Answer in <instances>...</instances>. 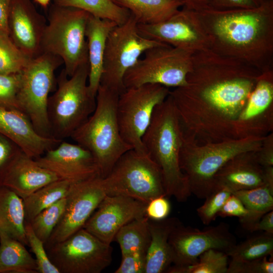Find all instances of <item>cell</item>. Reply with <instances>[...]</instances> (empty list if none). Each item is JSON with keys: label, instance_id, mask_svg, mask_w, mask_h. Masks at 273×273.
<instances>
[{"label": "cell", "instance_id": "obj_25", "mask_svg": "<svg viewBox=\"0 0 273 273\" xmlns=\"http://www.w3.org/2000/svg\"><path fill=\"white\" fill-rule=\"evenodd\" d=\"M181 222L176 217L149 220L150 242L146 254L145 273L166 272L172 264L169 236Z\"/></svg>", "mask_w": 273, "mask_h": 273}, {"label": "cell", "instance_id": "obj_26", "mask_svg": "<svg viewBox=\"0 0 273 273\" xmlns=\"http://www.w3.org/2000/svg\"><path fill=\"white\" fill-rule=\"evenodd\" d=\"M0 231L28 246L23 199L4 186H0Z\"/></svg>", "mask_w": 273, "mask_h": 273}, {"label": "cell", "instance_id": "obj_15", "mask_svg": "<svg viewBox=\"0 0 273 273\" xmlns=\"http://www.w3.org/2000/svg\"><path fill=\"white\" fill-rule=\"evenodd\" d=\"M106 195L100 176L72 183L65 197L63 214L45 247L65 240L82 228Z\"/></svg>", "mask_w": 273, "mask_h": 273}, {"label": "cell", "instance_id": "obj_23", "mask_svg": "<svg viewBox=\"0 0 273 273\" xmlns=\"http://www.w3.org/2000/svg\"><path fill=\"white\" fill-rule=\"evenodd\" d=\"M58 179L59 177L54 173L41 166L35 159L22 151L9 167L2 186L11 190L23 200Z\"/></svg>", "mask_w": 273, "mask_h": 273}, {"label": "cell", "instance_id": "obj_38", "mask_svg": "<svg viewBox=\"0 0 273 273\" xmlns=\"http://www.w3.org/2000/svg\"><path fill=\"white\" fill-rule=\"evenodd\" d=\"M232 192L224 187H216L205 199L204 203L197 209V214L202 223L209 224L214 220Z\"/></svg>", "mask_w": 273, "mask_h": 273}, {"label": "cell", "instance_id": "obj_48", "mask_svg": "<svg viewBox=\"0 0 273 273\" xmlns=\"http://www.w3.org/2000/svg\"><path fill=\"white\" fill-rule=\"evenodd\" d=\"M182 4L185 8L195 12L211 9L210 0H175Z\"/></svg>", "mask_w": 273, "mask_h": 273}, {"label": "cell", "instance_id": "obj_20", "mask_svg": "<svg viewBox=\"0 0 273 273\" xmlns=\"http://www.w3.org/2000/svg\"><path fill=\"white\" fill-rule=\"evenodd\" d=\"M47 23L31 0H13L8 18L9 34L15 44L31 59L40 54Z\"/></svg>", "mask_w": 273, "mask_h": 273}, {"label": "cell", "instance_id": "obj_4", "mask_svg": "<svg viewBox=\"0 0 273 273\" xmlns=\"http://www.w3.org/2000/svg\"><path fill=\"white\" fill-rule=\"evenodd\" d=\"M119 95L100 85L94 111L70 136L92 154L103 178L109 174L120 157L132 149L124 141L119 129L116 114Z\"/></svg>", "mask_w": 273, "mask_h": 273}, {"label": "cell", "instance_id": "obj_49", "mask_svg": "<svg viewBox=\"0 0 273 273\" xmlns=\"http://www.w3.org/2000/svg\"><path fill=\"white\" fill-rule=\"evenodd\" d=\"M12 1L0 0V29L8 33V18Z\"/></svg>", "mask_w": 273, "mask_h": 273}, {"label": "cell", "instance_id": "obj_37", "mask_svg": "<svg viewBox=\"0 0 273 273\" xmlns=\"http://www.w3.org/2000/svg\"><path fill=\"white\" fill-rule=\"evenodd\" d=\"M264 213L247 208L239 199L232 194L224 203L217 216L238 217L243 228L250 231Z\"/></svg>", "mask_w": 273, "mask_h": 273}, {"label": "cell", "instance_id": "obj_9", "mask_svg": "<svg viewBox=\"0 0 273 273\" xmlns=\"http://www.w3.org/2000/svg\"><path fill=\"white\" fill-rule=\"evenodd\" d=\"M62 63L59 57L42 53L31 59L20 72L17 94L19 109L29 118L36 132L44 137H52L48 102L56 83L55 70Z\"/></svg>", "mask_w": 273, "mask_h": 273}, {"label": "cell", "instance_id": "obj_14", "mask_svg": "<svg viewBox=\"0 0 273 273\" xmlns=\"http://www.w3.org/2000/svg\"><path fill=\"white\" fill-rule=\"evenodd\" d=\"M169 243L172 264L176 266L195 263L199 256L209 249L220 250L227 254L237 244L229 225L224 222L203 230L186 226L181 223L171 233Z\"/></svg>", "mask_w": 273, "mask_h": 273}, {"label": "cell", "instance_id": "obj_40", "mask_svg": "<svg viewBox=\"0 0 273 273\" xmlns=\"http://www.w3.org/2000/svg\"><path fill=\"white\" fill-rule=\"evenodd\" d=\"M20 78V73L10 74L0 73V106L20 110L17 94Z\"/></svg>", "mask_w": 273, "mask_h": 273}, {"label": "cell", "instance_id": "obj_21", "mask_svg": "<svg viewBox=\"0 0 273 273\" xmlns=\"http://www.w3.org/2000/svg\"><path fill=\"white\" fill-rule=\"evenodd\" d=\"M0 134L12 141L23 153L34 159L56 147L62 141L39 135L22 111L2 106H0Z\"/></svg>", "mask_w": 273, "mask_h": 273}, {"label": "cell", "instance_id": "obj_47", "mask_svg": "<svg viewBox=\"0 0 273 273\" xmlns=\"http://www.w3.org/2000/svg\"><path fill=\"white\" fill-rule=\"evenodd\" d=\"M256 231L273 233V210L264 213L250 230L251 232Z\"/></svg>", "mask_w": 273, "mask_h": 273}, {"label": "cell", "instance_id": "obj_10", "mask_svg": "<svg viewBox=\"0 0 273 273\" xmlns=\"http://www.w3.org/2000/svg\"><path fill=\"white\" fill-rule=\"evenodd\" d=\"M164 44L143 36L137 22L130 15L125 22L116 25L107 37L100 85L120 94L125 89V73L140 56L148 49Z\"/></svg>", "mask_w": 273, "mask_h": 273}, {"label": "cell", "instance_id": "obj_35", "mask_svg": "<svg viewBox=\"0 0 273 273\" xmlns=\"http://www.w3.org/2000/svg\"><path fill=\"white\" fill-rule=\"evenodd\" d=\"M66 198H63L38 213L29 222L35 235L45 244L63 214Z\"/></svg>", "mask_w": 273, "mask_h": 273}, {"label": "cell", "instance_id": "obj_36", "mask_svg": "<svg viewBox=\"0 0 273 273\" xmlns=\"http://www.w3.org/2000/svg\"><path fill=\"white\" fill-rule=\"evenodd\" d=\"M232 194L248 209L264 213L273 210V183L265 182L258 187Z\"/></svg>", "mask_w": 273, "mask_h": 273}, {"label": "cell", "instance_id": "obj_44", "mask_svg": "<svg viewBox=\"0 0 273 273\" xmlns=\"http://www.w3.org/2000/svg\"><path fill=\"white\" fill-rule=\"evenodd\" d=\"M170 209V204L166 196H159L152 199L147 204L146 215L151 220H162L167 217Z\"/></svg>", "mask_w": 273, "mask_h": 273}, {"label": "cell", "instance_id": "obj_39", "mask_svg": "<svg viewBox=\"0 0 273 273\" xmlns=\"http://www.w3.org/2000/svg\"><path fill=\"white\" fill-rule=\"evenodd\" d=\"M25 235L28 246L35 255L38 273H60L50 260L44 242L35 235L29 222H25Z\"/></svg>", "mask_w": 273, "mask_h": 273}, {"label": "cell", "instance_id": "obj_41", "mask_svg": "<svg viewBox=\"0 0 273 273\" xmlns=\"http://www.w3.org/2000/svg\"><path fill=\"white\" fill-rule=\"evenodd\" d=\"M267 257L249 261L231 260L229 263L227 273H272V259Z\"/></svg>", "mask_w": 273, "mask_h": 273}, {"label": "cell", "instance_id": "obj_34", "mask_svg": "<svg viewBox=\"0 0 273 273\" xmlns=\"http://www.w3.org/2000/svg\"><path fill=\"white\" fill-rule=\"evenodd\" d=\"M30 60L15 44L9 34L0 29V73H20Z\"/></svg>", "mask_w": 273, "mask_h": 273}, {"label": "cell", "instance_id": "obj_31", "mask_svg": "<svg viewBox=\"0 0 273 273\" xmlns=\"http://www.w3.org/2000/svg\"><path fill=\"white\" fill-rule=\"evenodd\" d=\"M58 6L83 10L102 19L112 21L117 24L125 22L130 17L127 10L119 7L111 0H53Z\"/></svg>", "mask_w": 273, "mask_h": 273}, {"label": "cell", "instance_id": "obj_50", "mask_svg": "<svg viewBox=\"0 0 273 273\" xmlns=\"http://www.w3.org/2000/svg\"><path fill=\"white\" fill-rule=\"evenodd\" d=\"M37 4L43 8H47L51 0H34Z\"/></svg>", "mask_w": 273, "mask_h": 273}, {"label": "cell", "instance_id": "obj_8", "mask_svg": "<svg viewBox=\"0 0 273 273\" xmlns=\"http://www.w3.org/2000/svg\"><path fill=\"white\" fill-rule=\"evenodd\" d=\"M107 195H122L146 204L152 199L166 196L161 170L147 153L130 149L116 162L103 178Z\"/></svg>", "mask_w": 273, "mask_h": 273}, {"label": "cell", "instance_id": "obj_3", "mask_svg": "<svg viewBox=\"0 0 273 273\" xmlns=\"http://www.w3.org/2000/svg\"><path fill=\"white\" fill-rule=\"evenodd\" d=\"M184 132L169 94L154 110L150 124L142 141L148 154L158 164L163 176L166 196L179 202L191 194L187 176L179 164Z\"/></svg>", "mask_w": 273, "mask_h": 273}, {"label": "cell", "instance_id": "obj_42", "mask_svg": "<svg viewBox=\"0 0 273 273\" xmlns=\"http://www.w3.org/2000/svg\"><path fill=\"white\" fill-rule=\"evenodd\" d=\"M21 152L17 145L0 134V186L9 167Z\"/></svg>", "mask_w": 273, "mask_h": 273}, {"label": "cell", "instance_id": "obj_11", "mask_svg": "<svg viewBox=\"0 0 273 273\" xmlns=\"http://www.w3.org/2000/svg\"><path fill=\"white\" fill-rule=\"evenodd\" d=\"M194 53L167 44L149 49L125 73L124 85L125 88L148 83L168 88L184 86Z\"/></svg>", "mask_w": 273, "mask_h": 273}, {"label": "cell", "instance_id": "obj_45", "mask_svg": "<svg viewBox=\"0 0 273 273\" xmlns=\"http://www.w3.org/2000/svg\"><path fill=\"white\" fill-rule=\"evenodd\" d=\"M211 9L227 10L254 9L261 6L265 0H210Z\"/></svg>", "mask_w": 273, "mask_h": 273}, {"label": "cell", "instance_id": "obj_13", "mask_svg": "<svg viewBox=\"0 0 273 273\" xmlns=\"http://www.w3.org/2000/svg\"><path fill=\"white\" fill-rule=\"evenodd\" d=\"M60 273H100L112 260L113 249L83 228L45 247Z\"/></svg>", "mask_w": 273, "mask_h": 273}, {"label": "cell", "instance_id": "obj_1", "mask_svg": "<svg viewBox=\"0 0 273 273\" xmlns=\"http://www.w3.org/2000/svg\"><path fill=\"white\" fill-rule=\"evenodd\" d=\"M261 73L210 49L195 52L186 85L169 92L184 137L198 144L238 139L239 118Z\"/></svg>", "mask_w": 273, "mask_h": 273}, {"label": "cell", "instance_id": "obj_18", "mask_svg": "<svg viewBox=\"0 0 273 273\" xmlns=\"http://www.w3.org/2000/svg\"><path fill=\"white\" fill-rule=\"evenodd\" d=\"M35 159L38 164L54 173L59 179L71 183L101 176L94 156L76 143L62 141L56 147Z\"/></svg>", "mask_w": 273, "mask_h": 273}, {"label": "cell", "instance_id": "obj_24", "mask_svg": "<svg viewBox=\"0 0 273 273\" xmlns=\"http://www.w3.org/2000/svg\"><path fill=\"white\" fill-rule=\"evenodd\" d=\"M117 25L118 24L112 21L102 19L92 15H89L87 22L85 35L89 65L87 84L89 93L95 97L100 85L107 37Z\"/></svg>", "mask_w": 273, "mask_h": 273}, {"label": "cell", "instance_id": "obj_2", "mask_svg": "<svg viewBox=\"0 0 273 273\" xmlns=\"http://www.w3.org/2000/svg\"><path fill=\"white\" fill-rule=\"evenodd\" d=\"M196 13L209 37L210 50L261 72L273 69V0L254 9Z\"/></svg>", "mask_w": 273, "mask_h": 273}, {"label": "cell", "instance_id": "obj_28", "mask_svg": "<svg viewBox=\"0 0 273 273\" xmlns=\"http://www.w3.org/2000/svg\"><path fill=\"white\" fill-rule=\"evenodd\" d=\"M0 273H38L36 260L25 245L2 231Z\"/></svg>", "mask_w": 273, "mask_h": 273}, {"label": "cell", "instance_id": "obj_29", "mask_svg": "<svg viewBox=\"0 0 273 273\" xmlns=\"http://www.w3.org/2000/svg\"><path fill=\"white\" fill-rule=\"evenodd\" d=\"M147 216L134 219L122 226L114 240L118 243L122 256L131 253L146 254L150 242Z\"/></svg>", "mask_w": 273, "mask_h": 273}, {"label": "cell", "instance_id": "obj_32", "mask_svg": "<svg viewBox=\"0 0 273 273\" xmlns=\"http://www.w3.org/2000/svg\"><path fill=\"white\" fill-rule=\"evenodd\" d=\"M231 260L249 261L273 255V233L262 232L236 244L228 253Z\"/></svg>", "mask_w": 273, "mask_h": 273}, {"label": "cell", "instance_id": "obj_33", "mask_svg": "<svg viewBox=\"0 0 273 273\" xmlns=\"http://www.w3.org/2000/svg\"><path fill=\"white\" fill-rule=\"evenodd\" d=\"M229 258L225 252L211 249L202 253L195 263L186 266L171 265L166 272L227 273Z\"/></svg>", "mask_w": 273, "mask_h": 273}, {"label": "cell", "instance_id": "obj_17", "mask_svg": "<svg viewBox=\"0 0 273 273\" xmlns=\"http://www.w3.org/2000/svg\"><path fill=\"white\" fill-rule=\"evenodd\" d=\"M147 204L131 197L106 195L83 228L108 244L129 222L146 215Z\"/></svg>", "mask_w": 273, "mask_h": 273}, {"label": "cell", "instance_id": "obj_6", "mask_svg": "<svg viewBox=\"0 0 273 273\" xmlns=\"http://www.w3.org/2000/svg\"><path fill=\"white\" fill-rule=\"evenodd\" d=\"M88 63L69 77L63 69L56 79L57 88L49 97L48 116L52 137L60 141L71 136L94 111L96 97L88 88Z\"/></svg>", "mask_w": 273, "mask_h": 273}, {"label": "cell", "instance_id": "obj_22", "mask_svg": "<svg viewBox=\"0 0 273 273\" xmlns=\"http://www.w3.org/2000/svg\"><path fill=\"white\" fill-rule=\"evenodd\" d=\"M256 151L239 154L227 161L215 175L214 189L224 187L233 193L264 184L265 168L259 163Z\"/></svg>", "mask_w": 273, "mask_h": 273}, {"label": "cell", "instance_id": "obj_19", "mask_svg": "<svg viewBox=\"0 0 273 273\" xmlns=\"http://www.w3.org/2000/svg\"><path fill=\"white\" fill-rule=\"evenodd\" d=\"M273 132V69L261 72L239 120L238 139Z\"/></svg>", "mask_w": 273, "mask_h": 273}, {"label": "cell", "instance_id": "obj_7", "mask_svg": "<svg viewBox=\"0 0 273 273\" xmlns=\"http://www.w3.org/2000/svg\"><path fill=\"white\" fill-rule=\"evenodd\" d=\"M89 15L80 9L54 4L50 8L41 40V53L60 58L69 77L88 63L85 30Z\"/></svg>", "mask_w": 273, "mask_h": 273}, {"label": "cell", "instance_id": "obj_43", "mask_svg": "<svg viewBox=\"0 0 273 273\" xmlns=\"http://www.w3.org/2000/svg\"><path fill=\"white\" fill-rule=\"evenodd\" d=\"M146 254L131 253L122 256L119 266L115 273H145Z\"/></svg>", "mask_w": 273, "mask_h": 273}, {"label": "cell", "instance_id": "obj_5", "mask_svg": "<svg viewBox=\"0 0 273 273\" xmlns=\"http://www.w3.org/2000/svg\"><path fill=\"white\" fill-rule=\"evenodd\" d=\"M264 136L203 144H196L184 136L179 164L188 178L191 194L199 199H205L214 190V176L219 169L239 154L258 151Z\"/></svg>", "mask_w": 273, "mask_h": 273}, {"label": "cell", "instance_id": "obj_30", "mask_svg": "<svg viewBox=\"0 0 273 273\" xmlns=\"http://www.w3.org/2000/svg\"><path fill=\"white\" fill-rule=\"evenodd\" d=\"M72 184L59 179L44 186L23 199L25 222H30L42 210L65 198Z\"/></svg>", "mask_w": 273, "mask_h": 273}, {"label": "cell", "instance_id": "obj_46", "mask_svg": "<svg viewBox=\"0 0 273 273\" xmlns=\"http://www.w3.org/2000/svg\"><path fill=\"white\" fill-rule=\"evenodd\" d=\"M259 163L263 167H273V132L265 135L260 149L256 151Z\"/></svg>", "mask_w": 273, "mask_h": 273}, {"label": "cell", "instance_id": "obj_12", "mask_svg": "<svg viewBox=\"0 0 273 273\" xmlns=\"http://www.w3.org/2000/svg\"><path fill=\"white\" fill-rule=\"evenodd\" d=\"M169 88L145 84L126 88L119 95L116 114L124 141L132 149L147 153L142 139L149 127L154 110L169 95Z\"/></svg>", "mask_w": 273, "mask_h": 273}, {"label": "cell", "instance_id": "obj_16", "mask_svg": "<svg viewBox=\"0 0 273 273\" xmlns=\"http://www.w3.org/2000/svg\"><path fill=\"white\" fill-rule=\"evenodd\" d=\"M144 37L193 52L210 49V41L196 12L183 7L158 23L138 24Z\"/></svg>", "mask_w": 273, "mask_h": 273}, {"label": "cell", "instance_id": "obj_27", "mask_svg": "<svg viewBox=\"0 0 273 273\" xmlns=\"http://www.w3.org/2000/svg\"><path fill=\"white\" fill-rule=\"evenodd\" d=\"M130 13L138 24L150 25L169 18L183 7L175 0H111Z\"/></svg>", "mask_w": 273, "mask_h": 273}]
</instances>
